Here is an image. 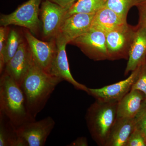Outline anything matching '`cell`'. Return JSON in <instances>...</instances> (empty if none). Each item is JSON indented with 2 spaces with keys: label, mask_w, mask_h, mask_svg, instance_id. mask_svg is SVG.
Wrapping results in <instances>:
<instances>
[{
  "label": "cell",
  "mask_w": 146,
  "mask_h": 146,
  "mask_svg": "<svg viewBox=\"0 0 146 146\" xmlns=\"http://www.w3.org/2000/svg\"><path fill=\"white\" fill-rule=\"evenodd\" d=\"M24 42L21 34L16 30L9 31L7 39L3 56L5 65L14 56L20 45Z\"/></svg>",
  "instance_id": "20"
},
{
  "label": "cell",
  "mask_w": 146,
  "mask_h": 146,
  "mask_svg": "<svg viewBox=\"0 0 146 146\" xmlns=\"http://www.w3.org/2000/svg\"><path fill=\"white\" fill-rule=\"evenodd\" d=\"M141 66L124 80L99 89L88 88L87 94L99 101L118 102L131 90L138 77Z\"/></svg>",
  "instance_id": "11"
},
{
  "label": "cell",
  "mask_w": 146,
  "mask_h": 146,
  "mask_svg": "<svg viewBox=\"0 0 146 146\" xmlns=\"http://www.w3.org/2000/svg\"><path fill=\"white\" fill-rule=\"evenodd\" d=\"M69 146H87L88 142L87 138L84 137L78 138L75 141L72 142L71 143L68 145Z\"/></svg>",
  "instance_id": "28"
},
{
  "label": "cell",
  "mask_w": 146,
  "mask_h": 146,
  "mask_svg": "<svg viewBox=\"0 0 146 146\" xmlns=\"http://www.w3.org/2000/svg\"><path fill=\"white\" fill-rule=\"evenodd\" d=\"M63 80L42 70L33 61L21 87L29 113L33 119L44 109L56 87Z\"/></svg>",
  "instance_id": "1"
},
{
  "label": "cell",
  "mask_w": 146,
  "mask_h": 146,
  "mask_svg": "<svg viewBox=\"0 0 146 146\" xmlns=\"http://www.w3.org/2000/svg\"><path fill=\"white\" fill-rule=\"evenodd\" d=\"M0 113L8 118L16 128L35 120L29 113L21 86L4 72L0 78Z\"/></svg>",
  "instance_id": "2"
},
{
  "label": "cell",
  "mask_w": 146,
  "mask_h": 146,
  "mask_svg": "<svg viewBox=\"0 0 146 146\" xmlns=\"http://www.w3.org/2000/svg\"><path fill=\"white\" fill-rule=\"evenodd\" d=\"M138 0H106L105 7L117 13L123 20L127 21L129 11L131 7L137 6Z\"/></svg>",
  "instance_id": "21"
},
{
  "label": "cell",
  "mask_w": 146,
  "mask_h": 146,
  "mask_svg": "<svg viewBox=\"0 0 146 146\" xmlns=\"http://www.w3.org/2000/svg\"><path fill=\"white\" fill-rule=\"evenodd\" d=\"M136 30L127 23L106 34L108 60L128 59Z\"/></svg>",
  "instance_id": "5"
},
{
  "label": "cell",
  "mask_w": 146,
  "mask_h": 146,
  "mask_svg": "<svg viewBox=\"0 0 146 146\" xmlns=\"http://www.w3.org/2000/svg\"><path fill=\"white\" fill-rule=\"evenodd\" d=\"M33 61L27 42L24 41L14 56L6 64L3 72L21 85Z\"/></svg>",
  "instance_id": "12"
},
{
  "label": "cell",
  "mask_w": 146,
  "mask_h": 146,
  "mask_svg": "<svg viewBox=\"0 0 146 146\" xmlns=\"http://www.w3.org/2000/svg\"><path fill=\"white\" fill-rule=\"evenodd\" d=\"M118 103L96 100L87 109L86 124L92 139L98 145L105 146L110 132L117 119Z\"/></svg>",
  "instance_id": "3"
},
{
  "label": "cell",
  "mask_w": 146,
  "mask_h": 146,
  "mask_svg": "<svg viewBox=\"0 0 146 146\" xmlns=\"http://www.w3.org/2000/svg\"><path fill=\"white\" fill-rule=\"evenodd\" d=\"M95 14L77 13L71 15L65 19L58 34L70 44L91 29Z\"/></svg>",
  "instance_id": "13"
},
{
  "label": "cell",
  "mask_w": 146,
  "mask_h": 146,
  "mask_svg": "<svg viewBox=\"0 0 146 146\" xmlns=\"http://www.w3.org/2000/svg\"><path fill=\"white\" fill-rule=\"evenodd\" d=\"M56 53L49 74L68 82L75 89L85 91L87 94L89 88L76 80L71 74L66 52V46L68 42L62 35L58 34L56 37Z\"/></svg>",
  "instance_id": "10"
},
{
  "label": "cell",
  "mask_w": 146,
  "mask_h": 146,
  "mask_svg": "<svg viewBox=\"0 0 146 146\" xmlns=\"http://www.w3.org/2000/svg\"><path fill=\"white\" fill-rule=\"evenodd\" d=\"M24 35L33 61L48 73L56 53V38L45 42L37 39L29 31H26Z\"/></svg>",
  "instance_id": "9"
},
{
  "label": "cell",
  "mask_w": 146,
  "mask_h": 146,
  "mask_svg": "<svg viewBox=\"0 0 146 146\" xmlns=\"http://www.w3.org/2000/svg\"><path fill=\"white\" fill-rule=\"evenodd\" d=\"M139 13V21L138 25L146 28V3L137 6Z\"/></svg>",
  "instance_id": "26"
},
{
  "label": "cell",
  "mask_w": 146,
  "mask_h": 146,
  "mask_svg": "<svg viewBox=\"0 0 146 146\" xmlns=\"http://www.w3.org/2000/svg\"><path fill=\"white\" fill-rule=\"evenodd\" d=\"M136 125L135 117L117 118L110 132L105 146H125Z\"/></svg>",
  "instance_id": "15"
},
{
  "label": "cell",
  "mask_w": 146,
  "mask_h": 146,
  "mask_svg": "<svg viewBox=\"0 0 146 146\" xmlns=\"http://www.w3.org/2000/svg\"><path fill=\"white\" fill-rule=\"evenodd\" d=\"M145 99V94L141 91L131 90L118 102L117 118L135 117Z\"/></svg>",
  "instance_id": "16"
},
{
  "label": "cell",
  "mask_w": 146,
  "mask_h": 146,
  "mask_svg": "<svg viewBox=\"0 0 146 146\" xmlns=\"http://www.w3.org/2000/svg\"><path fill=\"white\" fill-rule=\"evenodd\" d=\"M8 27L1 26L0 27V73L2 74L5 68L3 52L7 39L9 33Z\"/></svg>",
  "instance_id": "24"
},
{
  "label": "cell",
  "mask_w": 146,
  "mask_h": 146,
  "mask_svg": "<svg viewBox=\"0 0 146 146\" xmlns=\"http://www.w3.org/2000/svg\"><path fill=\"white\" fill-rule=\"evenodd\" d=\"M0 146H25L18 136L16 128L0 113Z\"/></svg>",
  "instance_id": "18"
},
{
  "label": "cell",
  "mask_w": 146,
  "mask_h": 146,
  "mask_svg": "<svg viewBox=\"0 0 146 146\" xmlns=\"http://www.w3.org/2000/svg\"><path fill=\"white\" fill-rule=\"evenodd\" d=\"M138 1H139V3H138V5H139V4H141L146 3V0H138Z\"/></svg>",
  "instance_id": "29"
},
{
  "label": "cell",
  "mask_w": 146,
  "mask_h": 146,
  "mask_svg": "<svg viewBox=\"0 0 146 146\" xmlns=\"http://www.w3.org/2000/svg\"><path fill=\"white\" fill-rule=\"evenodd\" d=\"M63 8H70L77 0H47Z\"/></svg>",
  "instance_id": "27"
},
{
  "label": "cell",
  "mask_w": 146,
  "mask_h": 146,
  "mask_svg": "<svg viewBox=\"0 0 146 146\" xmlns=\"http://www.w3.org/2000/svg\"><path fill=\"white\" fill-rule=\"evenodd\" d=\"M106 0H77L69 9L65 19L77 13H96L105 6Z\"/></svg>",
  "instance_id": "19"
},
{
  "label": "cell",
  "mask_w": 146,
  "mask_h": 146,
  "mask_svg": "<svg viewBox=\"0 0 146 146\" xmlns=\"http://www.w3.org/2000/svg\"><path fill=\"white\" fill-rule=\"evenodd\" d=\"M43 0H28L19 6L12 13L1 14V26H18L23 27L36 34L40 28L39 19L40 6Z\"/></svg>",
  "instance_id": "4"
},
{
  "label": "cell",
  "mask_w": 146,
  "mask_h": 146,
  "mask_svg": "<svg viewBox=\"0 0 146 146\" xmlns=\"http://www.w3.org/2000/svg\"><path fill=\"white\" fill-rule=\"evenodd\" d=\"M55 124L54 120L48 117L39 121H31L16 128L17 133L25 146H44Z\"/></svg>",
  "instance_id": "7"
},
{
  "label": "cell",
  "mask_w": 146,
  "mask_h": 146,
  "mask_svg": "<svg viewBox=\"0 0 146 146\" xmlns=\"http://www.w3.org/2000/svg\"><path fill=\"white\" fill-rule=\"evenodd\" d=\"M70 44L78 47L92 60H108L106 35L99 30L91 28L87 32L76 38Z\"/></svg>",
  "instance_id": "6"
},
{
  "label": "cell",
  "mask_w": 146,
  "mask_h": 146,
  "mask_svg": "<svg viewBox=\"0 0 146 146\" xmlns=\"http://www.w3.org/2000/svg\"><path fill=\"white\" fill-rule=\"evenodd\" d=\"M131 90H138L143 92L146 98V59L140 67L138 77Z\"/></svg>",
  "instance_id": "23"
},
{
  "label": "cell",
  "mask_w": 146,
  "mask_h": 146,
  "mask_svg": "<svg viewBox=\"0 0 146 146\" xmlns=\"http://www.w3.org/2000/svg\"><path fill=\"white\" fill-rule=\"evenodd\" d=\"M146 59V28L137 25L129 51L125 75L135 70Z\"/></svg>",
  "instance_id": "14"
},
{
  "label": "cell",
  "mask_w": 146,
  "mask_h": 146,
  "mask_svg": "<svg viewBox=\"0 0 146 146\" xmlns=\"http://www.w3.org/2000/svg\"><path fill=\"white\" fill-rule=\"evenodd\" d=\"M125 146H146L145 133L136 126L128 139Z\"/></svg>",
  "instance_id": "22"
},
{
  "label": "cell",
  "mask_w": 146,
  "mask_h": 146,
  "mask_svg": "<svg viewBox=\"0 0 146 146\" xmlns=\"http://www.w3.org/2000/svg\"><path fill=\"white\" fill-rule=\"evenodd\" d=\"M135 119L136 127L143 131L146 135V98Z\"/></svg>",
  "instance_id": "25"
},
{
  "label": "cell",
  "mask_w": 146,
  "mask_h": 146,
  "mask_svg": "<svg viewBox=\"0 0 146 146\" xmlns=\"http://www.w3.org/2000/svg\"><path fill=\"white\" fill-rule=\"evenodd\" d=\"M69 9L63 8L47 0L42 1L39 15L42 23V34L44 39L50 40L56 38Z\"/></svg>",
  "instance_id": "8"
},
{
  "label": "cell",
  "mask_w": 146,
  "mask_h": 146,
  "mask_svg": "<svg viewBox=\"0 0 146 146\" xmlns=\"http://www.w3.org/2000/svg\"><path fill=\"white\" fill-rule=\"evenodd\" d=\"M113 11L104 7L94 15L91 28L99 30L106 34L127 23Z\"/></svg>",
  "instance_id": "17"
}]
</instances>
